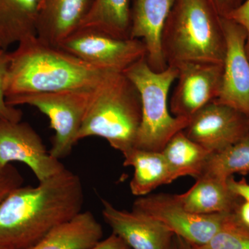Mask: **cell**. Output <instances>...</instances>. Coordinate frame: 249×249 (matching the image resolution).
<instances>
[{
  "instance_id": "6da1fadb",
  "label": "cell",
  "mask_w": 249,
  "mask_h": 249,
  "mask_svg": "<svg viewBox=\"0 0 249 249\" xmlns=\"http://www.w3.org/2000/svg\"><path fill=\"white\" fill-rule=\"evenodd\" d=\"M84 188L67 169L36 186L16 188L0 204V247L29 249L83 209Z\"/></svg>"
},
{
  "instance_id": "7a4b0ae2",
  "label": "cell",
  "mask_w": 249,
  "mask_h": 249,
  "mask_svg": "<svg viewBox=\"0 0 249 249\" xmlns=\"http://www.w3.org/2000/svg\"><path fill=\"white\" fill-rule=\"evenodd\" d=\"M115 71L91 65L59 47L28 37L10 52L6 98L29 93L89 89ZM119 72V71H117Z\"/></svg>"
},
{
  "instance_id": "3957f363",
  "label": "cell",
  "mask_w": 249,
  "mask_h": 249,
  "mask_svg": "<svg viewBox=\"0 0 249 249\" xmlns=\"http://www.w3.org/2000/svg\"><path fill=\"white\" fill-rule=\"evenodd\" d=\"M167 65L222 64L226 40L222 16L211 0H175L162 34Z\"/></svg>"
},
{
  "instance_id": "277c9868",
  "label": "cell",
  "mask_w": 249,
  "mask_h": 249,
  "mask_svg": "<svg viewBox=\"0 0 249 249\" xmlns=\"http://www.w3.org/2000/svg\"><path fill=\"white\" fill-rule=\"evenodd\" d=\"M142 121L138 90L124 72H113L98 86L77 135L106 139L124 153L134 147Z\"/></svg>"
},
{
  "instance_id": "5b68a950",
  "label": "cell",
  "mask_w": 249,
  "mask_h": 249,
  "mask_svg": "<svg viewBox=\"0 0 249 249\" xmlns=\"http://www.w3.org/2000/svg\"><path fill=\"white\" fill-rule=\"evenodd\" d=\"M124 73L138 90L142 103V121L134 147L161 152L170 139L186 128L190 121L174 116L168 107V96L178 78V67L168 65L164 71H155L143 58Z\"/></svg>"
},
{
  "instance_id": "8992f818",
  "label": "cell",
  "mask_w": 249,
  "mask_h": 249,
  "mask_svg": "<svg viewBox=\"0 0 249 249\" xmlns=\"http://www.w3.org/2000/svg\"><path fill=\"white\" fill-rule=\"evenodd\" d=\"M98 88L18 95L6 101L13 107L33 106L48 117L55 132L49 152L60 160L70 155L78 142L77 135Z\"/></svg>"
},
{
  "instance_id": "52a82bcc",
  "label": "cell",
  "mask_w": 249,
  "mask_h": 249,
  "mask_svg": "<svg viewBox=\"0 0 249 249\" xmlns=\"http://www.w3.org/2000/svg\"><path fill=\"white\" fill-rule=\"evenodd\" d=\"M132 209L161 223L174 235L193 247L207 243L231 214L193 213L183 207L175 195L164 193L139 196Z\"/></svg>"
},
{
  "instance_id": "ba28073f",
  "label": "cell",
  "mask_w": 249,
  "mask_h": 249,
  "mask_svg": "<svg viewBox=\"0 0 249 249\" xmlns=\"http://www.w3.org/2000/svg\"><path fill=\"white\" fill-rule=\"evenodd\" d=\"M58 47L94 66L119 72L146 56L142 40L116 38L92 29H77Z\"/></svg>"
},
{
  "instance_id": "9c48e42d",
  "label": "cell",
  "mask_w": 249,
  "mask_h": 249,
  "mask_svg": "<svg viewBox=\"0 0 249 249\" xmlns=\"http://www.w3.org/2000/svg\"><path fill=\"white\" fill-rule=\"evenodd\" d=\"M12 162L27 165L39 182L66 168L47 151L40 135L28 123L0 119V168Z\"/></svg>"
},
{
  "instance_id": "30bf717a",
  "label": "cell",
  "mask_w": 249,
  "mask_h": 249,
  "mask_svg": "<svg viewBox=\"0 0 249 249\" xmlns=\"http://www.w3.org/2000/svg\"><path fill=\"white\" fill-rule=\"evenodd\" d=\"M183 132L188 138L214 153L248 135L249 117L214 101L192 116Z\"/></svg>"
},
{
  "instance_id": "8fae6325",
  "label": "cell",
  "mask_w": 249,
  "mask_h": 249,
  "mask_svg": "<svg viewBox=\"0 0 249 249\" xmlns=\"http://www.w3.org/2000/svg\"><path fill=\"white\" fill-rule=\"evenodd\" d=\"M226 40L222 83L215 102L237 109L249 117V59L246 50L247 31L222 17Z\"/></svg>"
},
{
  "instance_id": "7c38bea8",
  "label": "cell",
  "mask_w": 249,
  "mask_h": 249,
  "mask_svg": "<svg viewBox=\"0 0 249 249\" xmlns=\"http://www.w3.org/2000/svg\"><path fill=\"white\" fill-rule=\"evenodd\" d=\"M178 67V83L170 102L174 116L191 119L219 96L222 64L186 62Z\"/></svg>"
},
{
  "instance_id": "4fadbf2b",
  "label": "cell",
  "mask_w": 249,
  "mask_h": 249,
  "mask_svg": "<svg viewBox=\"0 0 249 249\" xmlns=\"http://www.w3.org/2000/svg\"><path fill=\"white\" fill-rule=\"evenodd\" d=\"M105 221L131 249H168L174 234L161 223L132 209H118L109 201L102 199Z\"/></svg>"
},
{
  "instance_id": "5bb4252c",
  "label": "cell",
  "mask_w": 249,
  "mask_h": 249,
  "mask_svg": "<svg viewBox=\"0 0 249 249\" xmlns=\"http://www.w3.org/2000/svg\"><path fill=\"white\" fill-rule=\"evenodd\" d=\"M175 0H134L131 14L130 38L142 40L145 60L153 71L168 67L162 50V34Z\"/></svg>"
},
{
  "instance_id": "9a60e30c",
  "label": "cell",
  "mask_w": 249,
  "mask_h": 249,
  "mask_svg": "<svg viewBox=\"0 0 249 249\" xmlns=\"http://www.w3.org/2000/svg\"><path fill=\"white\" fill-rule=\"evenodd\" d=\"M92 1L45 0L37 16V39L47 45L58 47L79 28Z\"/></svg>"
},
{
  "instance_id": "2e32d148",
  "label": "cell",
  "mask_w": 249,
  "mask_h": 249,
  "mask_svg": "<svg viewBox=\"0 0 249 249\" xmlns=\"http://www.w3.org/2000/svg\"><path fill=\"white\" fill-rule=\"evenodd\" d=\"M103 228L94 214L83 211L53 228L29 249H91L102 240Z\"/></svg>"
},
{
  "instance_id": "e0dca14e",
  "label": "cell",
  "mask_w": 249,
  "mask_h": 249,
  "mask_svg": "<svg viewBox=\"0 0 249 249\" xmlns=\"http://www.w3.org/2000/svg\"><path fill=\"white\" fill-rule=\"evenodd\" d=\"M186 193L175 195L183 207L197 214L232 213L240 198L231 191L227 180L201 176Z\"/></svg>"
},
{
  "instance_id": "ac0fdd59",
  "label": "cell",
  "mask_w": 249,
  "mask_h": 249,
  "mask_svg": "<svg viewBox=\"0 0 249 249\" xmlns=\"http://www.w3.org/2000/svg\"><path fill=\"white\" fill-rule=\"evenodd\" d=\"M124 166L134 168L130 190L135 196H147L162 185L175 181L173 173L161 152L133 148L124 154Z\"/></svg>"
},
{
  "instance_id": "d6986e66",
  "label": "cell",
  "mask_w": 249,
  "mask_h": 249,
  "mask_svg": "<svg viewBox=\"0 0 249 249\" xmlns=\"http://www.w3.org/2000/svg\"><path fill=\"white\" fill-rule=\"evenodd\" d=\"M40 0H0V49L36 36Z\"/></svg>"
},
{
  "instance_id": "ffe728a7",
  "label": "cell",
  "mask_w": 249,
  "mask_h": 249,
  "mask_svg": "<svg viewBox=\"0 0 249 249\" xmlns=\"http://www.w3.org/2000/svg\"><path fill=\"white\" fill-rule=\"evenodd\" d=\"M132 0H93L79 29L101 31L116 38H130Z\"/></svg>"
},
{
  "instance_id": "44dd1931",
  "label": "cell",
  "mask_w": 249,
  "mask_h": 249,
  "mask_svg": "<svg viewBox=\"0 0 249 249\" xmlns=\"http://www.w3.org/2000/svg\"><path fill=\"white\" fill-rule=\"evenodd\" d=\"M175 179L181 177L199 178L212 152L188 138L183 130L175 134L161 151Z\"/></svg>"
},
{
  "instance_id": "7402d4cb",
  "label": "cell",
  "mask_w": 249,
  "mask_h": 249,
  "mask_svg": "<svg viewBox=\"0 0 249 249\" xmlns=\"http://www.w3.org/2000/svg\"><path fill=\"white\" fill-rule=\"evenodd\" d=\"M237 173H249V134L231 146L211 153L201 176L227 180Z\"/></svg>"
},
{
  "instance_id": "603a6c76",
  "label": "cell",
  "mask_w": 249,
  "mask_h": 249,
  "mask_svg": "<svg viewBox=\"0 0 249 249\" xmlns=\"http://www.w3.org/2000/svg\"><path fill=\"white\" fill-rule=\"evenodd\" d=\"M192 247L193 249H249V231L237 224L231 213L207 243Z\"/></svg>"
},
{
  "instance_id": "cb8c5ba5",
  "label": "cell",
  "mask_w": 249,
  "mask_h": 249,
  "mask_svg": "<svg viewBox=\"0 0 249 249\" xmlns=\"http://www.w3.org/2000/svg\"><path fill=\"white\" fill-rule=\"evenodd\" d=\"M10 63V52L0 49V119L18 122L22 121V111L9 106L6 101V77Z\"/></svg>"
},
{
  "instance_id": "d4e9b609",
  "label": "cell",
  "mask_w": 249,
  "mask_h": 249,
  "mask_svg": "<svg viewBox=\"0 0 249 249\" xmlns=\"http://www.w3.org/2000/svg\"><path fill=\"white\" fill-rule=\"evenodd\" d=\"M23 182L22 175L12 165L0 168V204L11 192L22 186Z\"/></svg>"
},
{
  "instance_id": "484cf974",
  "label": "cell",
  "mask_w": 249,
  "mask_h": 249,
  "mask_svg": "<svg viewBox=\"0 0 249 249\" xmlns=\"http://www.w3.org/2000/svg\"><path fill=\"white\" fill-rule=\"evenodd\" d=\"M224 18H229L240 24L247 31V40L246 50L249 59V0H245L240 6Z\"/></svg>"
},
{
  "instance_id": "4316f807",
  "label": "cell",
  "mask_w": 249,
  "mask_h": 249,
  "mask_svg": "<svg viewBox=\"0 0 249 249\" xmlns=\"http://www.w3.org/2000/svg\"><path fill=\"white\" fill-rule=\"evenodd\" d=\"M227 184L229 189L236 196L244 201H249V183L245 178L237 181L233 177L227 179Z\"/></svg>"
},
{
  "instance_id": "83f0119b",
  "label": "cell",
  "mask_w": 249,
  "mask_h": 249,
  "mask_svg": "<svg viewBox=\"0 0 249 249\" xmlns=\"http://www.w3.org/2000/svg\"><path fill=\"white\" fill-rule=\"evenodd\" d=\"M232 215L237 224L249 231V201H241Z\"/></svg>"
},
{
  "instance_id": "f1b7e54d",
  "label": "cell",
  "mask_w": 249,
  "mask_h": 249,
  "mask_svg": "<svg viewBox=\"0 0 249 249\" xmlns=\"http://www.w3.org/2000/svg\"><path fill=\"white\" fill-rule=\"evenodd\" d=\"M91 249H131L119 236L112 233Z\"/></svg>"
},
{
  "instance_id": "f546056e",
  "label": "cell",
  "mask_w": 249,
  "mask_h": 249,
  "mask_svg": "<svg viewBox=\"0 0 249 249\" xmlns=\"http://www.w3.org/2000/svg\"><path fill=\"white\" fill-rule=\"evenodd\" d=\"M222 17H226L240 6L245 0H211Z\"/></svg>"
},
{
  "instance_id": "4dcf8cb0",
  "label": "cell",
  "mask_w": 249,
  "mask_h": 249,
  "mask_svg": "<svg viewBox=\"0 0 249 249\" xmlns=\"http://www.w3.org/2000/svg\"><path fill=\"white\" fill-rule=\"evenodd\" d=\"M178 242H179V245L181 246V249H193L192 246L188 242H187L186 241L183 240L182 238L179 237H178Z\"/></svg>"
},
{
  "instance_id": "1f68e13d",
  "label": "cell",
  "mask_w": 249,
  "mask_h": 249,
  "mask_svg": "<svg viewBox=\"0 0 249 249\" xmlns=\"http://www.w3.org/2000/svg\"><path fill=\"white\" fill-rule=\"evenodd\" d=\"M168 249H181V246L179 245V242L176 235L174 236L173 242H172L171 245Z\"/></svg>"
},
{
  "instance_id": "d6a6232c",
  "label": "cell",
  "mask_w": 249,
  "mask_h": 249,
  "mask_svg": "<svg viewBox=\"0 0 249 249\" xmlns=\"http://www.w3.org/2000/svg\"><path fill=\"white\" fill-rule=\"evenodd\" d=\"M45 0H40V8L42 6V5L43 4V3L45 2ZM40 10V9H39Z\"/></svg>"
},
{
  "instance_id": "836d02e7",
  "label": "cell",
  "mask_w": 249,
  "mask_h": 249,
  "mask_svg": "<svg viewBox=\"0 0 249 249\" xmlns=\"http://www.w3.org/2000/svg\"><path fill=\"white\" fill-rule=\"evenodd\" d=\"M0 249H9L4 248V247H0Z\"/></svg>"
}]
</instances>
